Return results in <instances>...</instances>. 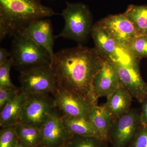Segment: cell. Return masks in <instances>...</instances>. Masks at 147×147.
<instances>
[{"mask_svg": "<svg viewBox=\"0 0 147 147\" xmlns=\"http://www.w3.org/2000/svg\"><path fill=\"white\" fill-rule=\"evenodd\" d=\"M65 147V146H64V147Z\"/></svg>", "mask_w": 147, "mask_h": 147, "instance_id": "cell-32", "label": "cell"}, {"mask_svg": "<svg viewBox=\"0 0 147 147\" xmlns=\"http://www.w3.org/2000/svg\"><path fill=\"white\" fill-rule=\"evenodd\" d=\"M10 34V31L5 22L2 18H0V41L1 42L7 36Z\"/></svg>", "mask_w": 147, "mask_h": 147, "instance_id": "cell-27", "label": "cell"}, {"mask_svg": "<svg viewBox=\"0 0 147 147\" xmlns=\"http://www.w3.org/2000/svg\"><path fill=\"white\" fill-rule=\"evenodd\" d=\"M20 88L17 89H0V111L5 105L14 98L20 91Z\"/></svg>", "mask_w": 147, "mask_h": 147, "instance_id": "cell-26", "label": "cell"}, {"mask_svg": "<svg viewBox=\"0 0 147 147\" xmlns=\"http://www.w3.org/2000/svg\"><path fill=\"white\" fill-rule=\"evenodd\" d=\"M55 105L63 115L89 118L95 105L74 92L58 88L52 94Z\"/></svg>", "mask_w": 147, "mask_h": 147, "instance_id": "cell-10", "label": "cell"}, {"mask_svg": "<svg viewBox=\"0 0 147 147\" xmlns=\"http://www.w3.org/2000/svg\"><path fill=\"white\" fill-rule=\"evenodd\" d=\"M142 124L140 113L131 109L113 121L108 134L112 147H128Z\"/></svg>", "mask_w": 147, "mask_h": 147, "instance_id": "cell-8", "label": "cell"}, {"mask_svg": "<svg viewBox=\"0 0 147 147\" xmlns=\"http://www.w3.org/2000/svg\"><path fill=\"white\" fill-rule=\"evenodd\" d=\"M96 23L125 49L138 36L132 24L123 13L109 15Z\"/></svg>", "mask_w": 147, "mask_h": 147, "instance_id": "cell-11", "label": "cell"}, {"mask_svg": "<svg viewBox=\"0 0 147 147\" xmlns=\"http://www.w3.org/2000/svg\"><path fill=\"white\" fill-rule=\"evenodd\" d=\"M132 98L130 94L121 85L107 97L106 102L103 105L110 113L113 121L130 111Z\"/></svg>", "mask_w": 147, "mask_h": 147, "instance_id": "cell-16", "label": "cell"}, {"mask_svg": "<svg viewBox=\"0 0 147 147\" xmlns=\"http://www.w3.org/2000/svg\"><path fill=\"white\" fill-rule=\"evenodd\" d=\"M62 121L67 130L71 135L94 136L101 138L89 118L63 115Z\"/></svg>", "mask_w": 147, "mask_h": 147, "instance_id": "cell-17", "label": "cell"}, {"mask_svg": "<svg viewBox=\"0 0 147 147\" xmlns=\"http://www.w3.org/2000/svg\"><path fill=\"white\" fill-rule=\"evenodd\" d=\"M16 131L18 139L30 147H34L42 144L41 128L19 123L16 125Z\"/></svg>", "mask_w": 147, "mask_h": 147, "instance_id": "cell-20", "label": "cell"}, {"mask_svg": "<svg viewBox=\"0 0 147 147\" xmlns=\"http://www.w3.org/2000/svg\"><path fill=\"white\" fill-rule=\"evenodd\" d=\"M91 34L95 48L102 57L113 63H126L137 59L133 57L127 49L113 39L97 23L93 26Z\"/></svg>", "mask_w": 147, "mask_h": 147, "instance_id": "cell-9", "label": "cell"}, {"mask_svg": "<svg viewBox=\"0 0 147 147\" xmlns=\"http://www.w3.org/2000/svg\"><path fill=\"white\" fill-rule=\"evenodd\" d=\"M11 56V53L5 48L0 49V66L5 63Z\"/></svg>", "mask_w": 147, "mask_h": 147, "instance_id": "cell-29", "label": "cell"}, {"mask_svg": "<svg viewBox=\"0 0 147 147\" xmlns=\"http://www.w3.org/2000/svg\"><path fill=\"white\" fill-rule=\"evenodd\" d=\"M103 58L95 48L81 45L55 53L51 66L58 88L76 93L97 105L93 82Z\"/></svg>", "mask_w": 147, "mask_h": 147, "instance_id": "cell-1", "label": "cell"}, {"mask_svg": "<svg viewBox=\"0 0 147 147\" xmlns=\"http://www.w3.org/2000/svg\"><path fill=\"white\" fill-rule=\"evenodd\" d=\"M126 49L133 57L139 59L147 58V35L137 36Z\"/></svg>", "mask_w": 147, "mask_h": 147, "instance_id": "cell-22", "label": "cell"}, {"mask_svg": "<svg viewBox=\"0 0 147 147\" xmlns=\"http://www.w3.org/2000/svg\"><path fill=\"white\" fill-rule=\"evenodd\" d=\"M136 59L126 63H113L121 85L133 98L142 103L147 96V84L142 78L140 70V61Z\"/></svg>", "mask_w": 147, "mask_h": 147, "instance_id": "cell-7", "label": "cell"}, {"mask_svg": "<svg viewBox=\"0 0 147 147\" xmlns=\"http://www.w3.org/2000/svg\"><path fill=\"white\" fill-rule=\"evenodd\" d=\"M123 14L132 24L138 36L147 35V5H130Z\"/></svg>", "mask_w": 147, "mask_h": 147, "instance_id": "cell-19", "label": "cell"}, {"mask_svg": "<svg viewBox=\"0 0 147 147\" xmlns=\"http://www.w3.org/2000/svg\"><path fill=\"white\" fill-rule=\"evenodd\" d=\"M90 119L98 131L101 139L108 142V134L113 123L110 113L104 105H95L90 115Z\"/></svg>", "mask_w": 147, "mask_h": 147, "instance_id": "cell-18", "label": "cell"}, {"mask_svg": "<svg viewBox=\"0 0 147 147\" xmlns=\"http://www.w3.org/2000/svg\"><path fill=\"white\" fill-rule=\"evenodd\" d=\"M107 142L94 136L71 135L65 147H108Z\"/></svg>", "mask_w": 147, "mask_h": 147, "instance_id": "cell-21", "label": "cell"}, {"mask_svg": "<svg viewBox=\"0 0 147 147\" xmlns=\"http://www.w3.org/2000/svg\"><path fill=\"white\" fill-rule=\"evenodd\" d=\"M61 112L56 108L41 128L42 144L46 147H63L71 137L62 121Z\"/></svg>", "mask_w": 147, "mask_h": 147, "instance_id": "cell-12", "label": "cell"}, {"mask_svg": "<svg viewBox=\"0 0 147 147\" xmlns=\"http://www.w3.org/2000/svg\"><path fill=\"white\" fill-rule=\"evenodd\" d=\"M11 57L13 66L21 72L40 67L51 66L53 58L44 47L22 34L13 35Z\"/></svg>", "mask_w": 147, "mask_h": 147, "instance_id": "cell-3", "label": "cell"}, {"mask_svg": "<svg viewBox=\"0 0 147 147\" xmlns=\"http://www.w3.org/2000/svg\"><path fill=\"white\" fill-rule=\"evenodd\" d=\"M142 104V110L140 113L141 122L142 124L147 125V96Z\"/></svg>", "mask_w": 147, "mask_h": 147, "instance_id": "cell-28", "label": "cell"}, {"mask_svg": "<svg viewBox=\"0 0 147 147\" xmlns=\"http://www.w3.org/2000/svg\"><path fill=\"white\" fill-rule=\"evenodd\" d=\"M1 127L0 147H15L18 140L16 131V125Z\"/></svg>", "mask_w": 147, "mask_h": 147, "instance_id": "cell-23", "label": "cell"}, {"mask_svg": "<svg viewBox=\"0 0 147 147\" xmlns=\"http://www.w3.org/2000/svg\"><path fill=\"white\" fill-rule=\"evenodd\" d=\"M27 100V94L20 90L16 97L5 105L0 113L1 127L16 125L21 123Z\"/></svg>", "mask_w": 147, "mask_h": 147, "instance_id": "cell-15", "label": "cell"}, {"mask_svg": "<svg viewBox=\"0 0 147 147\" xmlns=\"http://www.w3.org/2000/svg\"><path fill=\"white\" fill-rule=\"evenodd\" d=\"M15 147H30L28 145L22 142L21 140L18 139V143L15 146Z\"/></svg>", "mask_w": 147, "mask_h": 147, "instance_id": "cell-30", "label": "cell"}, {"mask_svg": "<svg viewBox=\"0 0 147 147\" xmlns=\"http://www.w3.org/2000/svg\"><path fill=\"white\" fill-rule=\"evenodd\" d=\"M56 14L40 0H0V18L5 22L12 36L33 21Z\"/></svg>", "mask_w": 147, "mask_h": 147, "instance_id": "cell-2", "label": "cell"}, {"mask_svg": "<svg viewBox=\"0 0 147 147\" xmlns=\"http://www.w3.org/2000/svg\"><path fill=\"white\" fill-rule=\"evenodd\" d=\"M56 108L54 97L50 94H28L20 123L41 128Z\"/></svg>", "mask_w": 147, "mask_h": 147, "instance_id": "cell-6", "label": "cell"}, {"mask_svg": "<svg viewBox=\"0 0 147 147\" xmlns=\"http://www.w3.org/2000/svg\"><path fill=\"white\" fill-rule=\"evenodd\" d=\"M19 80L20 90L27 95L33 93L52 94L58 88L51 66L36 67L21 72Z\"/></svg>", "mask_w": 147, "mask_h": 147, "instance_id": "cell-5", "label": "cell"}, {"mask_svg": "<svg viewBox=\"0 0 147 147\" xmlns=\"http://www.w3.org/2000/svg\"><path fill=\"white\" fill-rule=\"evenodd\" d=\"M128 147H147V125L142 123Z\"/></svg>", "mask_w": 147, "mask_h": 147, "instance_id": "cell-25", "label": "cell"}, {"mask_svg": "<svg viewBox=\"0 0 147 147\" xmlns=\"http://www.w3.org/2000/svg\"><path fill=\"white\" fill-rule=\"evenodd\" d=\"M34 147H45V146H44V145L42 144H40L39 145H38V146H35Z\"/></svg>", "mask_w": 147, "mask_h": 147, "instance_id": "cell-31", "label": "cell"}, {"mask_svg": "<svg viewBox=\"0 0 147 147\" xmlns=\"http://www.w3.org/2000/svg\"><path fill=\"white\" fill-rule=\"evenodd\" d=\"M18 33L22 34L44 47L53 59L55 54L53 47L55 37L53 35V27L50 19L45 18L33 21Z\"/></svg>", "mask_w": 147, "mask_h": 147, "instance_id": "cell-14", "label": "cell"}, {"mask_svg": "<svg viewBox=\"0 0 147 147\" xmlns=\"http://www.w3.org/2000/svg\"><path fill=\"white\" fill-rule=\"evenodd\" d=\"M120 85L118 74L113 62L103 58L100 69L93 82V88L96 95L98 98H107Z\"/></svg>", "mask_w": 147, "mask_h": 147, "instance_id": "cell-13", "label": "cell"}, {"mask_svg": "<svg viewBox=\"0 0 147 147\" xmlns=\"http://www.w3.org/2000/svg\"><path fill=\"white\" fill-rule=\"evenodd\" d=\"M61 15L65 21L63 30L55 38H64L78 42H84L91 33L92 17L86 5L66 2Z\"/></svg>", "mask_w": 147, "mask_h": 147, "instance_id": "cell-4", "label": "cell"}, {"mask_svg": "<svg viewBox=\"0 0 147 147\" xmlns=\"http://www.w3.org/2000/svg\"><path fill=\"white\" fill-rule=\"evenodd\" d=\"M13 66V61L10 57L5 63L0 66V89H17L11 80L10 71Z\"/></svg>", "mask_w": 147, "mask_h": 147, "instance_id": "cell-24", "label": "cell"}]
</instances>
